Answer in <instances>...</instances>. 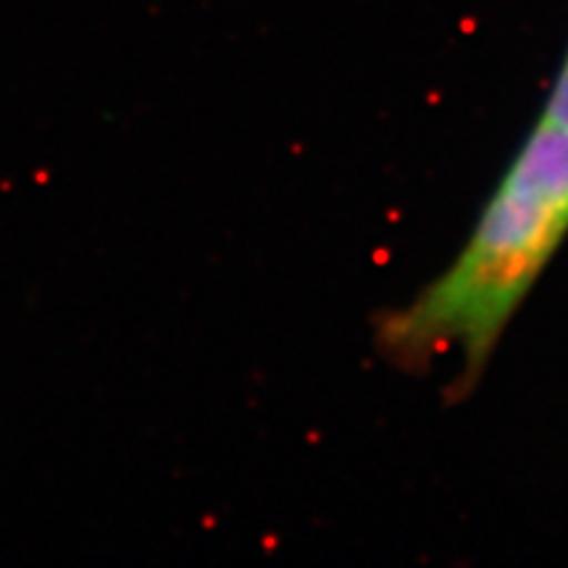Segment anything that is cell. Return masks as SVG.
<instances>
[{
    "label": "cell",
    "mask_w": 568,
    "mask_h": 568,
    "mask_svg": "<svg viewBox=\"0 0 568 568\" xmlns=\"http://www.w3.org/2000/svg\"><path fill=\"white\" fill-rule=\"evenodd\" d=\"M566 234L568 126L539 119L458 258L414 301L379 316V353L408 372L460 358L466 393Z\"/></svg>",
    "instance_id": "obj_1"
},
{
    "label": "cell",
    "mask_w": 568,
    "mask_h": 568,
    "mask_svg": "<svg viewBox=\"0 0 568 568\" xmlns=\"http://www.w3.org/2000/svg\"><path fill=\"white\" fill-rule=\"evenodd\" d=\"M542 119L568 126V53H566L564 63H560L556 82H552V90H550L548 103H545Z\"/></svg>",
    "instance_id": "obj_2"
}]
</instances>
